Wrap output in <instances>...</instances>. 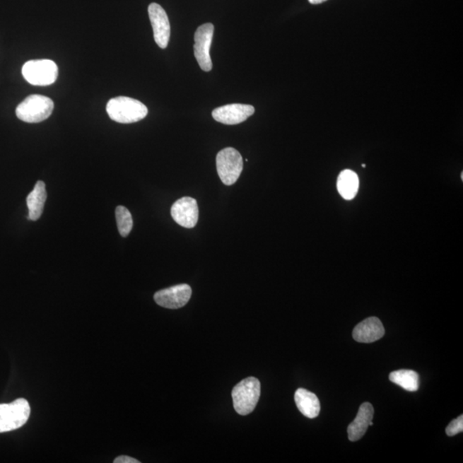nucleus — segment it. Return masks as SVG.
Returning a JSON list of instances; mask_svg holds the SVG:
<instances>
[{
    "instance_id": "21",
    "label": "nucleus",
    "mask_w": 463,
    "mask_h": 463,
    "mask_svg": "<svg viewBox=\"0 0 463 463\" xmlns=\"http://www.w3.org/2000/svg\"><path fill=\"white\" fill-rule=\"evenodd\" d=\"M308 1L312 5H320V4L327 1V0H308Z\"/></svg>"
},
{
    "instance_id": "15",
    "label": "nucleus",
    "mask_w": 463,
    "mask_h": 463,
    "mask_svg": "<svg viewBox=\"0 0 463 463\" xmlns=\"http://www.w3.org/2000/svg\"><path fill=\"white\" fill-rule=\"evenodd\" d=\"M47 200L46 184L43 181L35 184L33 191L27 197V206L29 209L30 221H37L42 216L44 205Z\"/></svg>"
},
{
    "instance_id": "7",
    "label": "nucleus",
    "mask_w": 463,
    "mask_h": 463,
    "mask_svg": "<svg viewBox=\"0 0 463 463\" xmlns=\"http://www.w3.org/2000/svg\"><path fill=\"white\" fill-rule=\"evenodd\" d=\"M214 34V25L212 23H205L197 28L194 35V55L201 69L211 71L213 64L211 57V47Z\"/></svg>"
},
{
    "instance_id": "4",
    "label": "nucleus",
    "mask_w": 463,
    "mask_h": 463,
    "mask_svg": "<svg viewBox=\"0 0 463 463\" xmlns=\"http://www.w3.org/2000/svg\"><path fill=\"white\" fill-rule=\"evenodd\" d=\"M23 76L35 86H51L58 78L57 64L50 59L30 60L23 66Z\"/></svg>"
},
{
    "instance_id": "9",
    "label": "nucleus",
    "mask_w": 463,
    "mask_h": 463,
    "mask_svg": "<svg viewBox=\"0 0 463 463\" xmlns=\"http://www.w3.org/2000/svg\"><path fill=\"white\" fill-rule=\"evenodd\" d=\"M192 290L187 284H180L165 288L156 293L154 296L157 305L168 309H179L184 307L190 300Z\"/></svg>"
},
{
    "instance_id": "6",
    "label": "nucleus",
    "mask_w": 463,
    "mask_h": 463,
    "mask_svg": "<svg viewBox=\"0 0 463 463\" xmlns=\"http://www.w3.org/2000/svg\"><path fill=\"white\" fill-rule=\"evenodd\" d=\"M243 166L242 156L235 148H225L216 156L217 172L226 185H232L239 180Z\"/></svg>"
},
{
    "instance_id": "8",
    "label": "nucleus",
    "mask_w": 463,
    "mask_h": 463,
    "mask_svg": "<svg viewBox=\"0 0 463 463\" xmlns=\"http://www.w3.org/2000/svg\"><path fill=\"white\" fill-rule=\"evenodd\" d=\"M172 219L177 224L185 228H193L199 221V205L197 200L190 197H181L171 208Z\"/></svg>"
},
{
    "instance_id": "1",
    "label": "nucleus",
    "mask_w": 463,
    "mask_h": 463,
    "mask_svg": "<svg viewBox=\"0 0 463 463\" xmlns=\"http://www.w3.org/2000/svg\"><path fill=\"white\" fill-rule=\"evenodd\" d=\"M107 112L115 122L131 124L143 119L148 115V108L138 100L119 96L108 102Z\"/></svg>"
},
{
    "instance_id": "11",
    "label": "nucleus",
    "mask_w": 463,
    "mask_h": 463,
    "mask_svg": "<svg viewBox=\"0 0 463 463\" xmlns=\"http://www.w3.org/2000/svg\"><path fill=\"white\" fill-rule=\"evenodd\" d=\"M254 112L255 108L251 105L235 103L216 108L212 116L217 122L233 126L245 122Z\"/></svg>"
},
{
    "instance_id": "14",
    "label": "nucleus",
    "mask_w": 463,
    "mask_h": 463,
    "mask_svg": "<svg viewBox=\"0 0 463 463\" xmlns=\"http://www.w3.org/2000/svg\"><path fill=\"white\" fill-rule=\"evenodd\" d=\"M298 409L305 417L315 418L320 413V402L315 394L307 389H298L295 394Z\"/></svg>"
},
{
    "instance_id": "16",
    "label": "nucleus",
    "mask_w": 463,
    "mask_h": 463,
    "mask_svg": "<svg viewBox=\"0 0 463 463\" xmlns=\"http://www.w3.org/2000/svg\"><path fill=\"white\" fill-rule=\"evenodd\" d=\"M337 190L346 200H352L359 191L360 180L356 172L345 169L338 176Z\"/></svg>"
},
{
    "instance_id": "19",
    "label": "nucleus",
    "mask_w": 463,
    "mask_h": 463,
    "mask_svg": "<svg viewBox=\"0 0 463 463\" xmlns=\"http://www.w3.org/2000/svg\"><path fill=\"white\" fill-rule=\"evenodd\" d=\"M446 434L450 437L455 436L458 433H462L463 430V416H459L456 420L450 423L446 428Z\"/></svg>"
},
{
    "instance_id": "13",
    "label": "nucleus",
    "mask_w": 463,
    "mask_h": 463,
    "mask_svg": "<svg viewBox=\"0 0 463 463\" xmlns=\"http://www.w3.org/2000/svg\"><path fill=\"white\" fill-rule=\"evenodd\" d=\"M374 409L372 404L365 402L360 406L359 412L348 428V440L352 442L360 440L366 433L369 426H373Z\"/></svg>"
},
{
    "instance_id": "2",
    "label": "nucleus",
    "mask_w": 463,
    "mask_h": 463,
    "mask_svg": "<svg viewBox=\"0 0 463 463\" xmlns=\"http://www.w3.org/2000/svg\"><path fill=\"white\" fill-rule=\"evenodd\" d=\"M261 385L257 378L250 377L238 384L232 392L233 406L240 416H247L259 401Z\"/></svg>"
},
{
    "instance_id": "20",
    "label": "nucleus",
    "mask_w": 463,
    "mask_h": 463,
    "mask_svg": "<svg viewBox=\"0 0 463 463\" xmlns=\"http://www.w3.org/2000/svg\"><path fill=\"white\" fill-rule=\"evenodd\" d=\"M115 463H139L140 462L135 458L127 456H122L117 457L114 461Z\"/></svg>"
},
{
    "instance_id": "3",
    "label": "nucleus",
    "mask_w": 463,
    "mask_h": 463,
    "mask_svg": "<svg viewBox=\"0 0 463 463\" xmlns=\"http://www.w3.org/2000/svg\"><path fill=\"white\" fill-rule=\"evenodd\" d=\"M54 107V102L47 96L32 95L18 105L16 115L22 122L40 123L49 118Z\"/></svg>"
},
{
    "instance_id": "17",
    "label": "nucleus",
    "mask_w": 463,
    "mask_h": 463,
    "mask_svg": "<svg viewBox=\"0 0 463 463\" xmlns=\"http://www.w3.org/2000/svg\"><path fill=\"white\" fill-rule=\"evenodd\" d=\"M389 380L408 392H417L420 387L418 374L412 370H398L389 374Z\"/></svg>"
},
{
    "instance_id": "5",
    "label": "nucleus",
    "mask_w": 463,
    "mask_h": 463,
    "mask_svg": "<svg viewBox=\"0 0 463 463\" xmlns=\"http://www.w3.org/2000/svg\"><path fill=\"white\" fill-rule=\"evenodd\" d=\"M30 416L29 402L23 398L0 404V433L11 432L26 424Z\"/></svg>"
},
{
    "instance_id": "18",
    "label": "nucleus",
    "mask_w": 463,
    "mask_h": 463,
    "mask_svg": "<svg viewBox=\"0 0 463 463\" xmlns=\"http://www.w3.org/2000/svg\"><path fill=\"white\" fill-rule=\"evenodd\" d=\"M115 216L120 235L127 237L134 227L131 212L126 207L118 206L116 208Z\"/></svg>"
},
{
    "instance_id": "10",
    "label": "nucleus",
    "mask_w": 463,
    "mask_h": 463,
    "mask_svg": "<svg viewBox=\"0 0 463 463\" xmlns=\"http://www.w3.org/2000/svg\"><path fill=\"white\" fill-rule=\"evenodd\" d=\"M148 16L154 32L155 41L160 48L165 49L170 39L171 27L166 11L156 3L148 6Z\"/></svg>"
},
{
    "instance_id": "22",
    "label": "nucleus",
    "mask_w": 463,
    "mask_h": 463,
    "mask_svg": "<svg viewBox=\"0 0 463 463\" xmlns=\"http://www.w3.org/2000/svg\"><path fill=\"white\" fill-rule=\"evenodd\" d=\"M361 166H362V168H365L366 167L365 164H362Z\"/></svg>"
},
{
    "instance_id": "12",
    "label": "nucleus",
    "mask_w": 463,
    "mask_h": 463,
    "mask_svg": "<svg viewBox=\"0 0 463 463\" xmlns=\"http://www.w3.org/2000/svg\"><path fill=\"white\" fill-rule=\"evenodd\" d=\"M385 329L380 319L370 317L362 321L354 328L353 339L361 344H372L385 336Z\"/></svg>"
}]
</instances>
